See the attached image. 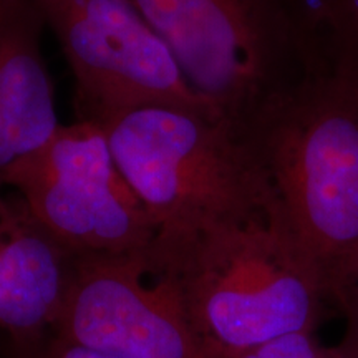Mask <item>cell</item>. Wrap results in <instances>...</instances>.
Wrapping results in <instances>:
<instances>
[{
	"label": "cell",
	"instance_id": "6da1fadb",
	"mask_svg": "<svg viewBox=\"0 0 358 358\" xmlns=\"http://www.w3.org/2000/svg\"><path fill=\"white\" fill-rule=\"evenodd\" d=\"M155 252L176 277L189 320L222 358L294 332H315L329 302L277 198Z\"/></svg>",
	"mask_w": 358,
	"mask_h": 358
},
{
	"label": "cell",
	"instance_id": "7a4b0ae2",
	"mask_svg": "<svg viewBox=\"0 0 358 358\" xmlns=\"http://www.w3.org/2000/svg\"><path fill=\"white\" fill-rule=\"evenodd\" d=\"M329 301L358 284V71L315 66L254 134Z\"/></svg>",
	"mask_w": 358,
	"mask_h": 358
},
{
	"label": "cell",
	"instance_id": "3957f363",
	"mask_svg": "<svg viewBox=\"0 0 358 358\" xmlns=\"http://www.w3.org/2000/svg\"><path fill=\"white\" fill-rule=\"evenodd\" d=\"M105 131L153 217L156 239H176L275 199L257 148L206 110L146 106Z\"/></svg>",
	"mask_w": 358,
	"mask_h": 358
},
{
	"label": "cell",
	"instance_id": "277c9868",
	"mask_svg": "<svg viewBox=\"0 0 358 358\" xmlns=\"http://www.w3.org/2000/svg\"><path fill=\"white\" fill-rule=\"evenodd\" d=\"M209 113L252 143L310 71L287 0H133Z\"/></svg>",
	"mask_w": 358,
	"mask_h": 358
},
{
	"label": "cell",
	"instance_id": "5b68a950",
	"mask_svg": "<svg viewBox=\"0 0 358 358\" xmlns=\"http://www.w3.org/2000/svg\"><path fill=\"white\" fill-rule=\"evenodd\" d=\"M6 187L77 256H128L153 249L158 229L127 181L106 136L92 122L60 124L13 166Z\"/></svg>",
	"mask_w": 358,
	"mask_h": 358
},
{
	"label": "cell",
	"instance_id": "8992f818",
	"mask_svg": "<svg viewBox=\"0 0 358 358\" xmlns=\"http://www.w3.org/2000/svg\"><path fill=\"white\" fill-rule=\"evenodd\" d=\"M75 82L80 122L106 124L146 106L208 108L133 0H37Z\"/></svg>",
	"mask_w": 358,
	"mask_h": 358
},
{
	"label": "cell",
	"instance_id": "52a82bcc",
	"mask_svg": "<svg viewBox=\"0 0 358 358\" xmlns=\"http://www.w3.org/2000/svg\"><path fill=\"white\" fill-rule=\"evenodd\" d=\"M53 335L120 358H216L155 245L128 256H78Z\"/></svg>",
	"mask_w": 358,
	"mask_h": 358
},
{
	"label": "cell",
	"instance_id": "ba28073f",
	"mask_svg": "<svg viewBox=\"0 0 358 358\" xmlns=\"http://www.w3.org/2000/svg\"><path fill=\"white\" fill-rule=\"evenodd\" d=\"M77 261L19 192L0 194V332L8 353L29 350L53 334Z\"/></svg>",
	"mask_w": 358,
	"mask_h": 358
},
{
	"label": "cell",
	"instance_id": "9c48e42d",
	"mask_svg": "<svg viewBox=\"0 0 358 358\" xmlns=\"http://www.w3.org/2000/svg\"><path fill=\"white\" fill-rule=\"evenodd\" d=\"M43 27L37 0H10L0 10V194L8 171L62 124L42 53Z\"/></svg>",
	"mask_w": 358,
	"mask_h": 358
},
{
	"label": "cell",
	"instance_id": "30bf717a",
	"mask_svg": "<svg viewBox=\"0 0 358 358\" xmlns=\"http://www.w3.org/2000/svg\"><path fill=\"white\" fill-rule=\"evenodd\" d=\"M312 66L358 71V0H287Z\"/></svg>",
	"mask_w": 358,
	"mask_h": 358
},
{
	"label": "cell",
	"instance_id": "8fae6325",
	"mask_svg": "<svg viewBox=\"0 0 358 358\" xmlns=\"http://www.w3.org/2000/svg\"><path fill=\"white\" fill-rule=\"evenodd\" d=\"M222 358H343L337 347L322 343L315 332H294Z\"/></svg>",
	"mask_w": 358,
	"mask_h": 358
},
{
	"label": "cell",
	"instance_id": "7c38bea8",
	"mask_svg": "<svg viewBox=\"0 0 358 358\" xmlns=\"http://www.w3.org/2000/svg\"><path fill=\"white\" fill-rule=\"evenodd\" d=\"M8 358H120L110 353L93 350V348L78 345L69 340L50 335L38 345L24 352L8 353Z\"/></svg>",
	"mask_w": 358,
	"mask_h": 358
},
{
	"label": "cell",
	"instance_id": "4fadbf2b",
	"mask_svg": "<svg viewBox=\"0 0 358 358\" xmlns=\"http://www.w3.org/2000/svg\"><path fill=\"white\" fill-rule=\"evenodd\" d=\"M337 306L345 315V335L338 348L343 358H358V284L338 299Z\"/></svg>",
	"mask_w": 358,
	"mask_h": 358
},
{
	"label": "cell",
	"instance_id": "5bb4252c",
	"mask_svg": "<svg viewBox=\"0 0 358 358\" xmlns=\"http://www.w3.org/2000/svg\"><path fill=\"white\" fill-rule=\"evenodd\" d=\"M8 2H10V0H0V10H2V8H3V7H6Z\"/></svg>",
	"mask_w": 358,
	"mask_h": 358
}]
</instances>
